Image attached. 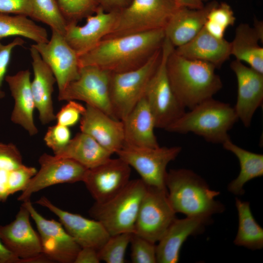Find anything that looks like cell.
<instances>
[{"label":"cell","mask_w":263,"mask_h":263,"mask_svg":"<svg viewBox=\"0 0 263 263\" xmlns=\"http://www.w3.org/2000/svg\"><path fill=\"white\" fill-rule=\"evenodd\" d=\"M30 17L46 24L52 30L62 35L68 24L57 0H31Z\"/></svg>","instance_id":"obj_32"},{"label":"cell","mask_w":263,"mask_h":263,"mask_svg":"<svg viewBox=\"0 0 263 263\" xmlns=\"http://www.w3.org/2000/svg\"><path fill=\"white\" fill-rule=\"evenodd\" d=\"M180 6L187 7L190 8L198 9L204 5L200 0H175Z\"/></svg>","instance_id":"obj_47"},{"label":"cell","mask_w":263,"mask_h":263,"mask_svg":"<svg viewBox=\"0 0 263 263\" xmlns=\"http://www.w3.org/2000/svg\"><path fill=\"white\" fill-rule=\"evenodd\" d=\"M161 53L162 47L140 67L124 72L111 73L110 98L115 119L123 120L144 97Z\"/></svg>","instance_id":"obj_7"},{"label":"cell","mask_w":263,"mask_h":263,"mask_svg":"<svg viewBox=\"0 0 263 263\" xmlns=\"http://www.w3.org/2000/svg\"><path fill=\"white\" fill-rule=\"evenodd\" d=\"M36 203L55 214L67 233L81 248L91 247L98 251L111 236L98 221L64 210L45 196L40 198Z\"/></svg>","instance_id":"obj_17"},{"label":"cell","mask_w":263,"mask_h":263,"mask_svg":"<svg viewBox=\"0 0 263 263\" xmlns=\"http://www.w3.org/2000/svg\"><path fill=\"white\" fill-rule=\"evenodd\" d=\"M165 184L168 200L176 213L210 218L225 209L224 205L215 199L220 192L211 189L201 176L191 170L170 169Z\"/></svg>","instance_id":"obj_3"},{"label":"cell","mask_w":263,"mask_h":263,"mask_svg":"<svg viewBox=\"0 0 263 263\" xmlns=\"http://www.w3.org/2000/svg\"><path fill=\"white\" fill-rule=\"evenodd\" d=\"M36 225L42 253L51 262L74 263L81 247L67 233L61 223L47 219L33 207L30 199L22 204Z\"/></svg>","instance_id":"obj_13"},{"label":"cell","mask_w":263,"mask_h":263,"mask_svg":"<svg viewBox=\"0 0 263 263\" xmlns=\"http://www.w3.org/2000/svg\"><path fill=\"white\" fill-rule=\"evenodd\" d=\"M40 169L32 177L18 200L24 202L31 195L50 186L82 181L87 169L75 161L67 158L42 154L38 159Z\"/></svg>","instance_id":"obj_14"},{"label":"cell","mask_w":263,"mask_h":263,"mask_svg":"<svg viewBox=\"0 0 263 263\" xmlns=\"http://www.w3.org/2000/svg\"><path fill=\"white\" fill-rule=\"evenodd\" d=\"M30 217L29 211L22 204L14 221L0 225V239L21 263H50L42 253L39 235L33 228Z\"/></svg>","instance_id":"obj_12"},{"label":"cell","mask_w":263,"mask_h":263,"mask_svg":"<svg viewBox=\"0 0 263 263\" xmlns=\"http://www.w3.org/2000/svg\"><path fill=\"white\" fill-rule=\"evenodd\" d=\"M132 232L111 235L98 251L100 261L107 263H124L127 248L130 244Z\"/></svg>","instance_id":"obj_33"},{"label":"cell","mask_w":263,"mask_h":263,"mask_svg":"<svg viewBox=\"0 0 263 263\" xmlns=\"http://www.w3.org/2000/svg\"><path fill=\"white\" fill-rule=\"evenodd\" d=\"M131 167L121 158H111L87 169L83 182L95 202L104 203L118 194L130 181Z\"/></svg>","instance_id":"obj_16"},{"label":"cell","mask_w":263,"mask_h":263,"mask_svg":"<svg viewBox=\"0 0 263 263\" xmlns=\"http://www.w3.org/2000/svg\"><path fill=\"white\" fill-rule=\"evenodd\" d=\"M165 38L164 29L105 38L79 56L80 67L94 66L111 73H121L143 65Z\"/></svg>","instance_id":"obj_1"},{"label":"cell","mask_w":263,"mask_h":263,"mask_svg":"<svg viewBox=\"0 0 263 263\" xmlns=\"http://www.w3.org/2000/svg\"><path fill=\"white\" fill-rule=\"evenodd\" d=\"M238 120L234 107L212 97L185 112L165 130L181 134L192 132L207 142L222 144L230 138L228 132Z\"/></svg>","instance_id":"obj_4"},{"label":"cell","mask_w":263,"mask_h":263,"mask_svg":"<svg viewBox=\"0 0 263 263\" xmlns=\"http://www.w3.org/2000/svg\"><path fill=\"white\" fill-rule=\"evenodd\" d=\"M0 13L21 15L30 17L31 0H0Z\"/></svg>","instance_id":"obj_42"},{"label":"cell","mask_w":263,"mask_h":263,"mask_svg":"<svg viewBox=\"0 0 263 263\" xmlns=\"http://www.w3.org/2000/svg\"><path fill=\"white\" fill-rule=\"evenodd\" d=\"M132 0H98L100 6L107 12H118L128 6Z\"/></svg>","instance_id":"obj_44"},{"label":"cell","mask_w":263,"mask_h":263,"mask_svg":"<svg viewBox=\"0 0 263 263\" xmlns=\"http://www.w3.org/2000/svg\"><path fill=\"white\" fill-rule=\"evenodd\" d=\"M216 69L210 63L181 56L174 49L170 53L167 61L168 78L174 95L185 109L212 98L222 88Z\"/></svg>","instance_id":"obj_2"},{"label":"cell","mask_w":263,"mask_h":263,"mask_svg":"<svg viewBox=\"0 0 263 263\" xmlns=\"http://www.w3.org/2000/svg\"><path fill=\"white\" fill-rule=\"evenodd\" d=\"M222 145L237 157L240 166L239 175L228 184V190L236 195H243L244 187L247 182L263 175V155L244 150L233 143L230 138Z\"/></svg>","instance_id":"obj_29"},{"label":"cell","mask_w":263,"mask_h":263,"mask_svg":"<svg viewBox=\"0 0 263 263\" xmlns=\"http://www.w3.org/2000/svg\"><path fill=\"white\" fill-rule=\"evenodd\" d=\"M217 3L212 1L198 9L179 7L164 29L165 38L174 48L188 43L203 28L209 12Z\"/></svg>","instance_id":"obj_23"},{"label":"cell","mask_w":263,"mask_h":263,"mask_svg":"<svg viewBox=\"0 0 263 263\" xmlns=\"http://www.w3.org/2000/svg\"><path fill=\"white\" fill-rule=\"evenodd\" d=\"M175 214L168 200L167 190L147 186L133 233L155 244L176 218Z\"/></svg>","instance_id":"obj_11"},{"label":"cell","mask_w":263,"mask_h":263,"mask_svg":"<svg viewBox=\"0 0 263 263\" xmlns=\"http://www.w3.org/2000/svg\"><path fill=\"white\" fill-rule=\"evenodd\" d=\"M23 165L22 155L15 145L0 142V169L12 170Z\"/></svg>","instance_id":"obj_40"},{"label":"cell","mask_w":263,"mask_h":263,"mask_svg":"<svg viewBox=\"0 0 263 263\" xmlns=\"http://www.w3.org/2000/svg\"><path fill=\"white\" fill-rule=\"evenodd\" d=\"M146 190L147 185L141 178L130 180L126 186L112 199L102 203L95 202L89 213L104 225L110 235L133 233Z\"/></svg>","instance_id":"obj_5"},{"label":"cell","mask_w":263,"mask_h":263,"mask_svg":"<svg viewBox=\"0 0 263 263\" xmlns=\"http://www.w3.org/2000/svg\"><path fill=\"white\" fill-rule=\"evenodd\" d=\"M174 49L165 38L159 63L148 84L144 96L153 115L155 128L164 130L186 112L173 92L167 74V59Z\"/></svg>","instance_id":"obj_8"},{"label":"cell","mask_w":263,"mask_h":263,"mask_svg":"<svg viewBox=\"0 0 263 263\" xmlns=\"http://www.w3.org/2000/svg\"><path fill=\"white\" fill-rule=\"evenodd\" d=\"M179 7L175 0H132L117 12L113 28L103 39L164 29Z\"/></svg>","instance_id":"obj_6"},{"label":"cell","mask_w":263,"mask_h":263,"mask_svg":"<svg viewBox=\"0 0 263 263\" xmlns=\"http://www.w3.org/2000/svg\"><path fill=\"white\" fill-rule=\"evenodd\" d=\"M209 219L188 216L181 219L176 218L156 245L157 263H177L184 243L189 236L202 232Z\"/></svg>","instance_id":"obj_21"},{"label":"cell","mask_w":263,"mask_h":263,"mask_svg":"<svg viewBox=\"0 0 263 263\" xmlns=\"http://www.w3.org/2000/svg\"><path fill=\"white\" fill-rule=\"evenodd\" d=\"M30 51L34 73L31 91L39 120L42 124L46 125L56 120L52 94L56 80L50 68L32 45Z\"/></svg>","instance_id":"obj_24"},{"label":"cell","mask_w":263,"mask_h":263,"mask_svg":"<svg viewBox=\"0 0 263 263\" xmlns=\"http://www.w3.org/2000/svg\"><path fill=\"white\" fill-rule=\"evenodd\" d=\"M180 146L146 148L124 145L116 153L138 173L148 187L167 190V167L180 153Z\"/></svg>","instance_id":"obj_9"},{"label":"cell","mask_w":263,"mask_h":263,"mask_svg":"<svg viewBox=\"0 0 263 263\" xmlns=\"http://www.w3.org/2000/svg\"><path fill=\"white\" fill-rule=\"evenodd\" d=\"M112 154L91 136L80 132L54 155L74 160L89 169L103 163Z\"/></svg>","instance_id":"obj_27"},{"label":"cell","mask_w":263,"mask_h":263,"mask_svg":"<svg viewBox=\"0 0 263 263\" xmlns=\"http://www.w3.org/2000/svg\"><path fill=\"white\" fill-rule=\"evenodd\" d=\"M12 36L24 37L36 43L49 40L46 29L37 25L28 17L0 13V40Z\"/></svg>","instance_id":"obj_31"},{"label":"cell","mask_w":263,"mask_h":263,"mask_svg":"<svg viewBox=\"0 0 263 263\" xmlns=\"http://www.w3.org/2000/svg\"><path fill=\"white\" fill-rule=\"evenodd\" d=\"M235 205L238 227L234 244L253 250L261 249L263 247V229L255 220L250 203L236 198Z\"/></svg>","instance_id":"obj_30"},{"label":"cell","mask_w":263,"mask_h":263,"mask_svg":"<svg viewBox=\"0 0 263 263\" xmlns=\"http://www.w3.org/2000/svg\"><path fill=\"white\" fill-rule=\"evenodd\" d=\"M237 81V97L234 107L238 118L246 127L263 102V74L235 59L230 63Z\"/></svg>","instance_id":"obj_18"},{"label":"cell","mask_w":263,"mask_h":263,"mask_svg":"<svg viewBox=\"0 0 263 263\" xmlns=\"http://www.w3.org/2000/svg\"><path fill=\"white\" fill-rule=\"evenodd\" d=\"M86 107L75 100L68 101L56 115L57 124L69 127L75 125L84 114Z\"/></svg>","instance_id":"obj_38"},{"label":"cell","mask_w":263,"mask_h":263,"mask_svg":"<svg viewBox=\"0 0 263 263\" xmlns=\"http://www.w3.org/2000/svg\"><path fill=\"white\" fill-rule=\"evenodd\" d=\"M207 20L225 30L235 24L236 18L231 6L226 2L217 3L209 12Z\"/></svg>","instance_id":"obj_39"},{"label":"cell","mask_w":263,"mask_h":263,"mask_svg":"<svg viewBox=\"0 0 263 263\" xmlns=\"http://www.w3.org/2000/svg\"><path fill=\"white\" fill-rule=\"evenodd\" d=\"M174 51L184 57L206 62L220 68L231 55V42L218 38L203 27L190 41L174 48Z\"/></svg>","instance_id":"obj_25"},{"label":"cell","mask_w":263,"mask_h":263,"mask_svg":"<svg viewBox=\"0 0 263 263\" xmlns=\"http://www.w3.org/2000/svg\"><path fill=\"white\" fill-rule=\"evenodd\" d=\"M99 259L98 251L91 247L81 248L74 263H98Z\"/></svg>","instance_id":"obj_43"},{"label":"cell","mask_w":263,"mask_h":263,"mask_svg":"<svg viewBox=\"0 0 263 263\" xmlns=\"http://www.w3.org/2000/svg\"><path fill=\"white\" fill-rule=\"evenodd\" d=\"M68 23L78 21L94 14L100 7L98 0H57Z\"/></svg>","instance_id":"obj_34"},{"label":"cell","mask_w":263,"mask_h":263,"mask_svg":"<svg viewBox=\"0 0 263 263\" xmlns=\"http://www.w3.org/2000/svg\"><path fill=\"white\" fill-rule=\"evenodd\" d=\"M80 120V129L95 140L112 154L124 145L121 120L115 119L102 111L89 105Z\"/></svg>","instance_id":"obj_20"},{"label":"cell","mask_w":263,"mask_h":263,"mask_svg":"<svg viewBox=\"0 0 263 263\" xmlns=\"http://www.w3.org/2000/svg\"><path fill=\"white\" fill-rule=\"evenodd\" d=\"M49 66L56 80L59 92L79 76V56L67 42L63 35L52 30L50 39L32 45Z\"/></svg>","instance_id":"obj_15"},{"label":"cell","mask_w":263,"mask_h":263,"mask_svg":"<svg viewBox=\"0 0 263 263\" xmlns=\"http://www.w3.org/2000/svg\"><path fill=\"white\" fill-rule=\"evenodd\" d=\"M124 145L146 148L159 146L154 134V119L144 97L122 120Z\"/></svg>","instance_id":"obj_26"},{"label":"cell","mask_w":263,"mask_h":263,"mask_svg":"<svg viewBox=\"0 0 263 263\" xmlns=\"http://www.w3.org/2000/svg\"><path fill=\"white\" fill-rule=\"evenodd\" d=\"M71 135L69 127L56 123L48 128L43 139L47 147L56 154L68 144Z\"/></svg>","instance_id":"obj_37"},{"label":"cell","mask_w":263,"mask_h":263,"mask_svg":"<svg viewBox=\"0 0 263 263\" xmlns=\"http://www.w3.org/2000/svg\"><path fill=\"white\" fill-rule=\"evenodd\" d=\"M130 244H131V259L132 263H157L155 243L132 233Z\"/></svg>","instance_id":"obj_35"},{"label":"cell","mask_w":263,"mask_h":263,"mask_svg":"<svg viewBox=\"0 0 263 263\" xmlns=\"http://www.w3.org/2000/svg\"><path fill=\"white\" fill-rule=\"evenodd\" d=\"M31 73L28 70H22L13 75L5 76L14 100L11 120L26 130L31 136L36 135L38 129L34 118L35 102L31 88Z\"/></svg>","instance_id":"obj_22"},{"label":"cell","mask_w":263,"mask_h":263,"mask_svg":"<svg viewBox=\"0 0 263 263\" xmlns=\"http://www.w3.org/2000/svg\"><path fill=\"white\" fill-rule=\"evenodd\" d=\"M24 43V40L20 37L16 38L6 44H2L0 41V99L5 95V92L2 89V86L6 76L12 52L15 47L22 46Z\"/></svg>","instance_id":"obj_41"},{"label":"cell","mask_w":263,"mask_h":263,"mask_svg":"<svg viewBox=\"0 0 263 263\" xmlns=\"http://www.w3.org/2000/svg\"><path fill=\"white\" fill-rule=\"evenodd\" d=\"M255 32L260 38L261 43L263 42V22L255 19L254 21V26L253 27Z\"/></svg>","instance_id":"obj_48"},{"label":"cell","mask_w":263,"mask_h":263,"mask_svg":"<svg viewBox=\"0 0 263 263\" xmlns=\"http://www.w3.org/2000/svg\"><path fill=\"white\" fill-rule=\"evenodd\" d=\"M200 0L202 1V0Z\"/></svg>","instance_id":"obj_50"},{"label":"cell","mask_w":263,"mask_h":263,"mask_svg":"<svg viewBox=\"0 0 263 263\" xmlns=\"http://www.w3.org/2000/svg\"><path fill=\"white\" fill-rule=\"evenodd\" d=\"M37 172L35 167L27 166L24 164L10 170L8 177L9 195L25 190Z\"/></svg>","instance_id":"obj_36"},{"label":"cell","mask_w":263,"mask_h":263,"mask_svg":"<svg viewBox=\"0 0 263 263\" xmlns=\"http://www.w3.org/2000/svg\"><path fill=\"white\" fill-rule=\"evenodd\" d=\"M110 75L96 66L80 67L78 77L58 93V99L83 101L115 119L110 98Z\"/></svg>","instance_id":"obj_10"},{"label":"cell","mask_w":263,"mask_h":263,"mask_svg":"<svg viewBox=\"0 0 263 263\" xmlns=\"http://www.w3.org/2000/svg\"><path fill=\"white\" fill-rule=\"evenodd\" d=\"M117 12H107L100 6L82 25L68 23L63 36L79 56L96 46L113 28Z\"/></svg>","instance_id":"obj_19"},{"label":"cell","mask_w":263,"mask_h":263,"mask_svg":"<svg viewBox=\"0 0 263 263\" xmlns=\"http://www.w3.org/2000/svg\"><path fill=\"white\" fill-rule=\"evenodd\" d=\"M202 1H207V0H202Z\"/></svg>","instance_id":"obj_49"},{"label":"cell","mask_w":263,"mask_h":263,"mask_svg":"<svg viewBox=\"0 0 263 263\" xmlns=\"http://www.w3.org/2000/svg\"><path fill=\"white\" fill-rule=\"evenodd\" d=\"M260 43V38L253 27L241 23L237 27L231 42V55L263 74V48Z\"/></svg>","instance_id":"obj_28"},{"label":"cell","mask_w":263,"mask_h":263,"mask_svg":"<svg viewBox=\"0 0 263 263\" xmlns=\"http://www.w3.org/2000/svg\"><path fill=\"white\" fill-rule=\"evenodd\" d=\"M11 170L0 169V202H5L10 196L8 187V177Z\"/></svg>","instance_id":"obj_45"},{"label":"cell","mask_w":263,"mask_h":263,"mask_svg":"<svg viewBox=\"0 0 263 263\" xmlns=\"http://www.w3.org/2000/svg\"><path fill=\"white\" fill-rule=\"evenodd\" d=\"M0 263H21V260L12 254L0 239Z\"/></svg>","instance_id":"obj_46"}]
</instances>
